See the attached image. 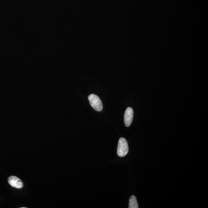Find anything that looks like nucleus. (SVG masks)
Segmentation results:
<instances>
[{
    "label": "nucleus",
    "instance_id": "obj_6",
    "mask_svg": "<svg viewBox=\"0 0 208 208\" xmlns=\"http://www.w3.org/2000/svg\"><path fill=\"white\" fill-rule=\"evenodd\" d=\"M21 208H26V207H21Z\"/></svg>",
    "mask_w": 208,
    "mask_h": 208
},
{
    "label": "nucleus",
    "instance_id": "obj_3",
    "mask_svg": "<svg viewBox=\"0 0 208 208\" xmlns=\"http://www.w3.org/2000/svg\"><path fill=\"white\" fill-rule=\"evenodd\" d=\"M133 111L131 107H128L126 109L124 114V119L125 125L127 127H130L133 118Z\"/></svg>",
    "mask_w": 208,
    "mask_h": 208
},
{
    "label": "nucleus",
    "instance_id": "obj_4",
    "mask_svg": "<svg viewBox=\"0 0 208 208\" xmlns=\"http://www.w3.org/2000/svg\"><path fill=\"white\" fill-rule=\"evenodd\" d=\"M8 181L10 186L13 187L21 189L23 186V184L22 181L15 176H10L9 178Z\"/></svg>",
    "mask_w": 208,
    "mask_h": 208
},
{
    "label": "nucleus",
    "instance_id": "obj_5",
    "mask_svg": "<svg viewBox=\"0 0 208 208\" xmlns=\"http://www.w3.org/2000/svg\"><path fill=\"white\" fill-rule=\"evenodd\" d=\"M129 208H138L139 206L137 203V200L135 196L132 195L129 200Z\"/></svg>",
    "mask_w": 208,
    "mask_h": 208
},
{
    "label": "nucleus",
    "instance_id": "obj_1",
    "mask_svg": "<svg viewBox=\"0 0 208 208\" xmlns=\"http://www.w3.org/2000/svg\"><path fill=\"white\" fill-rule=\"evenodd\" d=\"M128 145L127 140L124 138H121L118 141L117 153L120 157L125 156L128 152Z\"/></svg>",
    "mask_w": 208,
    "mask_h": 208
},
{
    "label": "nucleus",
    "instance_id": "obj_2",
    "mask_svg": "<svg viewBox=\"0 0 208 208\" xmlns=\"http://www.w3.org/2000/svg\"><path fill=\"white\" fill-rule=\"evenodd\" d=\"M88 100L91 107L96 111L101 112L103 110V104L98 96L92 94L88 96Z\"/></svg>",
    "mask_w": 208,
    "mask_h": 208
}]
</instances>
